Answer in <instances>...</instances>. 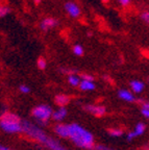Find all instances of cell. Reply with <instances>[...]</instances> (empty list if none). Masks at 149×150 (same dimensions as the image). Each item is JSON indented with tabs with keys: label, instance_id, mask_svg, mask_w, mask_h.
I'll return each instance as SVG.
<instances>
[{
	"label": "cell",
	"instance_id": "obj_1",
	"mask_svg": "<svg viewBox=\"0 0 149 150\" xmlns=\"http://www.w3.org/2000/svg\"><path fill=\"white\" fill-rule=\"evenodd\" d=\"M69 139L74 145L82 149H93L94 137L86 128L76 123L69 124Z\"/></svg>",
	"mask_w": 149,
	"mask_h": 150
},
{
	"label": "cell",
	"instance_id": "obj_2",
	"mask_svg": "<svg viewBox=\"0 0 149 150\" xmlns=\"http://www.w3.org/2000/svg\"><path fill=\"white\" fill-rule=\"evenodd\" d=\"M23 121L11 112H4L0 119V127L6 134H20L23 131Z\"/></svg>",
	"mask_w": 149,
	"mask_h": 150
},
{
	"label": "cell",
	"instance_id": "obj_3",
	"mask_svg": "<svg viewBox=\"0 0 149 150\" xmlns=\"http://www.w3.org/2000/svg\"><path fill=\"white\" fill-rule=\"evenodd\" d=\"M22 124H23V131L22 132L25 136H27L29 139L35 141L38 143L44 145L45 142L47 141V139L49 138L44 132V130H42L39 126H37V125L33 124V123H31V122L28 121H23Z\"/></svg>",
	"mask_w": 149,
	"mask_h": 150
},
{
	"label": "cell",
	"instance_id": "obj_4",
	"mask_svg": "<svg viewBox=\"0 0 149 150\" xmlns=\"http://www.w3.org/2000/svg\"><path fill=\"white\" fill-rule=\"evenodd\" d=\"M52 114H53V110H51V108L45 104L35 106L31 110V116L41 124H45L46 122L52 119Z\"/></svg>",
	"mask_w": 149,
	"mask_h": 150
},
{
	"label": "cell",
	"instance_id": "obj_5",
	"mask_svg": "<svg viewBox=\"0 0 149 150\" xmlns=\"http://www.w3.org/2000/svg\"><path fill=\"white\" fill-rule=\"evenodd\" d=\"M65 11L71 18H79L82 15V9L79 5L74 1H68L65 3Z\"/></svg>",
	"mask_w": 149,
	"mask_h": 150
},
{
	"label": "cell",
	"instance_id": "obj_6",
	"mask_svg": "<svg viewBox=\"0 0 149 150\" xmlns=\"http://www.w3.org/2000/svg\"><path fill=\"white\" fill-rule=\"evenodd\" d=\"M57 25H58V20L55 18H52V17L44 18L42 21L40 22V28L43 31H47L49 29H52V28L56 27Z\"/></svg>",
	"mask_w": 149,
	"mask_h": 150
},
{
	"label": "cell",
	"instance_id": "obj_7",
	"mask_svg": "<svg viewBox=\"0 0 149 150\" xmlns=\"http://www.w3.org/2000/svg\"><path fill=\"white\" fill-rule=\"evenodd\" d=\"M84 110H88L89 112H91L92 115H94L95 117H102L105 115L106 112V108L103 105L100 104H90V105L84 106Z\"/></svg>",
	"mask_w": 149,
	"mask_h": 150
},
{
	"label": "cell",
	"instance_id": "obj_8",
	"mask_svg": "<svg viewBox=\"0 0 149 150\" xmlns=\"http://www.w3.org/2000/svg\"><path fill=\"white\" fill-rule=\"evenodd\" d=\"M54 132L56 134V136H58L62 139H69V124H56L53 127Z\"/></svg>",
	"mask_w": 149,
	"mask_h": 150
},
{
	"label": "cell",
	"instance_id": "obj_9",
	"mask_svg": "<svg viewBox=\"0 0 149 150\" xmlns=\"http://www.w3.org/2000/svg\"><path fill=\"white\" fill-rule=\"evenodd\" d=\"M145 129H146V126H145L144 123H138V124L136 125L133 131H131V132L127 134V137H126L127 141H133V139L137 138V137L142 136L145 132Z\"/></svg>",
	"mask_w": 149,
	"mask_h": 150
},
{
	"label": "cell",
	"instance_id": "obj_10",
	"mask_svg": "<svg viewBox=\"0 0 149 150\" xmlns=\"http://www.w3.org/2000/svg\"><path fill=\"white\" fill-rule=\"evenodd\" d=\"M44 146L47 148H49L50 150H68V149H66L64 146H62L61 144L58 143L57 141H55L54 139L50 138V137L47 139V141L45 142Z\"/></svg>",
	"mask_w": 149,
	"mask_h": 150
},
{
	"label": "cell",
	"instance_id": "obj_11",
	"mask_svg": "<svg viewBox=\"0 0 149 150\" xmlns=\"http://www.w3.org/2000/svg\"><path fill=\"white\" fill-rule=\"evenodd\" d=\"M118 96H119V98L126 101V102H133V101H135V95H133V92L128 91V90H125V89L119 90Z\"/></svg>",
	"mask_w": 149,
	"mask_h": 150
},
{
	"label": "cell",
	"instance_id": "obj_12",
	"mask_svg": "<svg viewBox=\"0 0 149 150\" xmlns=\"http://www.w3.org/2000/svg\"><path fill=\"white\" fill-rule=\"evenodd\" d=\"M67 114H68V112L66 108H58L57 110H54L53 114H52V120H54V121H56V122H61L65 119Z\"/></svg>",
	"mask_w": 149,
	"mask_h": 150
},
{
	"label": "cell",
	"instance_id": "obj_13",
	"mask_svg": "<svg viewBox=\"0 0 149 150\" xmlns=\"http://www.w3.org/2000/svg\"><path fill=\"white\" fill-rule=\"evenodd\" d=\"M129 87L133 93L135 94H140L144 90V82L141 81V80H131V83H129Z\"/></svg>",
	"mask_w": 149,
	"mask_h": 150
},
{
	"label": "cell",
	"instance_id": "obj_14",
	"mask_svg": "<svg viewBox=\"0 0 149 150\" xmlns=\"http://www.w3.org/2000/svg\"><path fill=\"white\" fill-rule=\"evenodd\" d=\"M69 101H70V97L68 95H65V94H58L55 96V99H54L55 104H57L60 108H65L69 103Z\"/></svg>",
	"mask_w": 149,
	"mask_h": 150
},
{
	"label": "cell",
	"instance_id": "obj_15",
	"mask_svg": "<svg viewBox=\"0 0 149 150\" xmlns=\"http://www.w3.org/2000/svg\"><path fill=\"white\" fill-rule=\"evenodd\" d=\"M79 89L82 91L88 92V91H94L96 88L95 82L94 80H86V79H82V82L79 84Z\"/></svg>",
	"mask_w": 149,
	"mask_h": 150
},
{
	"label": "cell",
	"instance_id": "obj_16",
	"mask_svg": "<svg viewBox=\"0 0 149 150\" xmlns=\"http://www.w3.org/2000/svg\"><path fill=\"white\" fill-rule=\"evenodd\" d=\"M68 82L72 87H79V84L82 82V76H78L76 73L68 75Z\"/></svg>",
	"mask_w": 149,
	"mask_h": 150
},
{
	"label": "cell",
	"instance_id": "obj_17",
	"mask_svg": "<svg viewBox=\"0 0 149 150\" xmlns=\"http://www.w3.org/2000/svg\"><path fill=\"white\" fill-rule=\"evenodd\" d=\"M72 52L75 54L76 56H82L84 55V47L82 46V45H74L72 48Z\"/></svg>",
	"mask_w": 149,
	"mask_h": 150
},
{
	"label": "cell",
	"instance_id": "obj_18",
	"mask_svg": "<svg viewBox=\"0 0 149 150\" xmlns=\"http://www.w3.org/2000/svg\"><path fill=\"white\" fill-rule=\"evenodd\" d=\"M109 134L112 137H115V138H119L123 134V130L121 128H111L109 129Z\"/></svg>",
	"mask_w": 149,
	"mask_h": 150
},
{
	"label": "cell",
	"instance_id": "obj_19",
	"mask_svg": "<svg viewBox=\"0 0 149 150\" xmlns=\"http://www.w3.org/2000/svg\"><path fill=\"white\" fill-rule=\"evenodd\" d=\"M37 66H38V68H39L40 70H44V69L46 68V66H47L46 59H45L43 56H40L39 59H38V61H37Z\"/></svg>",
	"mask_w": 149,
	"mask_h": 150
},
{
	"label": "cell",
	"instance_id": "obj_20",
	"mask_svg": "<svg viewBox=\"0 0 149 150\" xmlns=\"http://www.w3.org/2000/svg\"><path fill=\"white\" fill-rule=\"evenodd\" d=\"M9 13H11L9 6H7V5H1V7H0V17H1V18H4Z\"/></svg>",
	"mask_w": 149,
	"mask_h": 150
},
{
	"label": "cell",
	"instance_id": "obj_21",
	"mask_svg": "<svg viewBox=\"0 0 149 150\" xmlns=\"http://www.w3.org/2000/svg\"><path fill=\"white\" fill-rule=\"evenodd\" d=\"M140 17H141V19H142L143 21L145 22V23L149 24V11H148V9H147V11H144V12L141 13Z\"/></svg>",
	"mask_w": 149,
	"mask_h": 150
},
{
	"label": "cell",
	"instance_id": "obj_22",
	"mask_svg": "<svg viewBox=\"0 0 149 150\" xmlns=\"http://www.w3.org/2000/svg\"><path fill=\"white\" fill-rule=\"evenodd\" d=\"M19 90L23 94H28L31 92V88L28 87V86H26V84H21V86L19 87Z\"/></svg>",
	"mask_w": 149,
	"mask_h": 150
},
{
	"label": "cell",
	"instance_id": "obj_23",
	"mask_svg": "<svg viewBox=\"0 0 149 150\" xmlns=\"http://www.w3.org/2000/svg\"><path fill=\"white\" fill-rule=\"evenodd\" d=\"M131 1H133V0H118V2L120 3V5L123 7L128 6V5L131 3Z\"/></svg>",
	"mask_w": 149,
	"mask_h": 150
},
{
	"label": "cell",
	"instance_id": "obj_24",
	"mask_svg": "<svg viewBox=\"0 0 149 150\" xmlns=\"http://www.w3.org/2000/svg\"><path fill=\"white\" fill-rule=\"evenodd\" d=\"M82 79H86V80H94V77L92 75L87 74V73H84L82 74Z\"/></svg>",
	"mask_w": 149,
	"mask_h": 150
},
{
	"label": "cell",
	"instance_id": "obj_25",
	"mask_svg": "<svg viewBox=\"0 0 149 150\" xmlns=\"http://www.w3.org/2000/svg\"><path fill=\"white\" fill-rule=\"evenodd\" d=\"M95 150H115V149H112V148L106 147V146H103V145H98L95 147Z\"/></svg>",
	"mask_w": 149,
	"mask_h": 150
},
{
	"label": "cell",
	"instance_id": "obj_26",
	"mask_svg": "<svg viewBox=\"0 0 149 150\" xmlns=\"http://www.w3.org/2000/svg\"><path fill=\"white\" fill-rule=\"evenodd\" d=\"M141 114H142L146 119H149V110H146V108H141Z\"/></svg>",
	"mask_w": 149,
	"mask_h": 150
},
{
	"label": "cell",
	"instance_id": "obj_27",
	"mask_svg": "<svg viewBox=\"0 0 149 150\" xmlns=\"http://www.w3.org/2000/svg\"><path fill=\"white\" fill-rule=\"evenodd\" d=\"M141 106H142V108L149 110V101H144V102H142L141 103Z\"/></svg>",
	"mask_w": 149,
	"mask_h": 150
},
{
	"label": "cell",
	"instance_id": "obj_28",
	"mask_svg": "<svg viewBox=\"0 0 149 150\" xmlns=\"http://www.w3.org/2000/svg\"><path fill=\"white\" fill-rule=\"evenodd\" d=\"M0 150H12V149H9V148H7V147H4V146H1V147H0Z\"/></svg>",
	"mask_w": 149,
	"mask_h": 150
},
{
	"label": "cell",
	"instance_id": "obj_29",
	"mask_svg": "<svg viewBox=\"0 0 149 150\" xmlns=\"http://www.w3.org/2000/svg\"><path fill=\"white\" fill-rule=\"evenodd\" d=\"M35 4H39V3H41V0H35Z\"/></svg>",
	"mask_w": 149,
	"mask_h": 150
},
{
	"label": "cell",
	"instance_id": "obj_30",
	"mask_svg": "<svg viewBox=\"0 0 149 150\" xmlns=\"http://www.w3.org/2000/svg\"><path fill=\"white\" fill-rule=\"evenodd\" d=\"M87 35H88V37H91V35H92V31H88V33H87Z\"/></svg>",
	"mask_w": 149,
	"mask_h": 150
},
{
	"label": "cell",
	"instance_id": "obj_31",
	"mask_svg": "<svg viewBox=\"0 0 149 150\" xmlns=\"http://www.w3.org/2000/svg\"><path fill=\"white\" fill-rule=\"evenodd\" d=\"M101 1H102V2H104V3H106V2H109L110 0H101Z\"/></svg>",
	"mask_w": 149,
	"mask_h": 150
}]
</instances>
